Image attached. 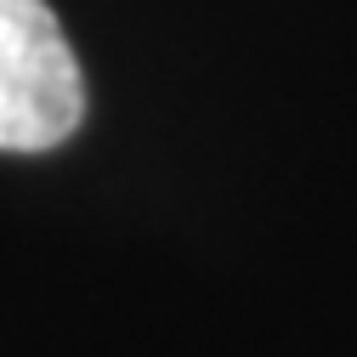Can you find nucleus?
Wrapping results in <instances>:
<instances>
[{"instance_id":"nucleus-1","label":"nucleus","mask_w":357,"mask_h":357,"mask_svg":"<svg viewBox=\"0 0 357 357\" xmlns=\"http://www.w3.org/2000/svg\"><path fill=\"white\" fill-rule=\"evenodd\" d=\"M85 114L74 46L46 0H0V148L46 153Z\"/></svg>"}]
</instances>
